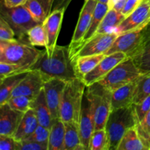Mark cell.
<instances>
[{
  "label": "cell",
  "mask_w": 150,
  "mask_h": 150,
  "mask_svg": "<svg viewBox=\"0 0 150 150\" xmlns=\"http://www.w3.org/2000/svg\"><path fill=\"white\" fill-rule=\"evenodd\" d=\"M71 1L72 0H54L52 11L60 9H64L66 10Z\"/></svg>",
  "instance_id": "cell-43"
},
{
  "label": "cell",
  "mask_w": 150,
  "mask_h": 150,
  "mask_svg": "<svg viewBox=\"0 0 150 150\" xmlns=\"http://www.w3.org/2000/svg\"><path fill=\"white\" fill-rule=\"evenodd\" d=\"M38 125L39 122L36 114L33 108H30L23 114L13 138L16 142L25 140L34 133Z\"/></svg>",
  "instance_id": "cell-20"
},
{
  "label": "cell",
  "mask_w": 150,
  "mask_h": 150,
  "mask_svg": "<svg viewBox=\"0 0 150 150\" xmlns=\"http://www.w3.org/2000/svg\"><path fill=\"white\" fill-rule=\"evenodd\" d=\"M24 71H27V70H25L18 64L0 62V80H2L4 78Z\"/></svg>",
  "instance_id": "cell-35"
},
{
  "label": "cell",
  "mask_w": 150,
  "mask_h": 150,
  "mask_svg": "<svg viewBox=\"0 0 150 150\" xmlns=\"http://www.w3.org/2000/svg\"><path fill=\"white\" fill-rule=\"evenodd\" d=\"M118 36L119 34L114 30L106 33L97 34L76 51L72 59L73 61L75 58L82 56L105 54Z\"/></svg>",
  "instance_id": "cell-10"
},
{
  "label": "cell",
  "mask_w": 150,
  "mask_h": 150,
  "mask_svg": "<svg viewBox=\"0 0 150 150\" xmlns=\"http://www.w3.org/2000/svg\"><path fill=\"white\" fill-rule=\"evenodd\" d=\"M97 4H98L97 0H85L83 3V5L79 14V20L76 26L71 42L68 45L71 57L76 49L81 45L87 32L88 28L90 25L91 21L93 17Z\"/></svg>",
  "instance_id": "cell-9"
},
{
  "label": "cell",
  "mask_w": 150,
  "mask_h": 150,
  "mask_svg": "<svg viewBox=\"0 0 150 150\" xmlns=\"http://www.w3.org/2000/svg\"><path fill=\"white\" fill-rule=\"evenodd\" d=\"M32 108H33L36 114L39 125L51 129L54 120L47 103L43 89L38 97L34 99Z\"/></svg>",
  "instance_id": "cell-21"
},
{
  "label": "cell",
  "mask_w": 150,
  "mask_h": 150,
  "mask_svg": "<svg viewBox=\"0 0 150 150\" xmlns=\"http://www.w3.org/2000/svg\"><path fill=\"white\" fill-rule=\"evenodd\" d=\"M64 12L65 10L64 9L53 10L42 23L48 37V44L45 51L49 56L51 55L57 46V39L62 23Z\"/></svg>",
  "instance_id": "cell-17"
},
{
  "label": "cell",
  "mask_w": 150,
  "mask_h": 150,
  "mask_svg": "<svg viewBox=\"0 0 150 150\" xmlns=\"http://www.w3.org/2000/svg\"><path fill=\"white\" fill-rule=\"evenodd\" d=\"M16 33L10 25L0 16V40H15Z\"/></svg>",
  "instance_id": "cell-37"
},
{
  "label": "cell",
  "mask_w": 150,
  "mask_h": 150,
  "mask_svg": "<svg viewBox=\"0 0 150 150\" xmlns=\"http://www.w3.org/2000/svg\"><path fill=\"white\" fill-rule=\"evenodd\" d=\"M150 95V73H142L136 79L133 104H139Z\"/></svg>",
  "instance_id": "cell-30"
},
{
  "label": "cell",
  "mask_w": 150,
  "mask_h": 150,
  "mask_svg": "<svg viewBox=\"0 0 150 150\" xmlns=\"http://www.w3.org/2000/svg\"><path fill=\"white\" fill-rule=\"evenodd\" d=\"M105 57L104 54H95V55L82 56L76 57L73 59L75 70L79 79H81L87 73L92 71L101 60Z\"/></svg>",
  "instance_id": "cell-24"
},
{
  "label": "cell",
  "mask_w": 150,
  "mask_h": 150,
  "mask_svg": "<svg viewBox=\"0 0 150 150\" xmlns=\"http://www.w3.org/2000/svg\"><path fill=\"white\" fill-rule=\"evenodd\" d=\"M66 83L59 79H48L44 83L45 99L54 120L60 118V105Z\"/></svg>",
  "instance_id": "cell-13"
},
{
  "label": "cell",
  "mask_w": 150,
  "mask_h": 150,
  "mask_svg": "<svg viewBox=\"0 0 150 150\" xmlns=\"http://www.w3.org/2000/svg\"><path fill=\"white\" fill-rule=\"evenodd\" d=\"M136 80L111 92V110L123 108L133 104Z\"/></svg>",
  "instance_id": "cell-19"
},
{
  "label": "cell",
  "mask_w": 150,
  "mask_h": 150,
  "mask_svg": "<svg viewBox=\"0 0 150 150\" xmlns=\"http://www.w3.org/2000/svg\"><path fill=\"white\" fill-rule=\"evenodd\" d=\"M98 2H101V3H103V4H108V0H97Z\"/></svg>",
  "instance_id": "cell-45"
},
{
  "label": "cell",
  "mask_w": 150,
  "mask_h": 150,
  "mask_svg": "<svg viewBox=\"0 0 150 150\" xmlns=\"http://www.w3.org/2000/svg\"><path fill=\"white\" fill-rule=\"evenodd\" d=\"M143 0H127L121 13L125 17L130 16L141 4Z\"/></svg>",
  "instance_id": "cell-41"
},
{
  "label": "cell",
  "mask_w": 150,
  "mask_h": 150,
  "mask_svg": "<svg viewBox=\"0 0 150 150\" xmlns=\"http://www.w3.org/2000/svg\"><path fill=\"white\" fill-rule=\"evenodd\" d=\"M142 75L133 59L127 57L116 65L98 83L113 92L115 89L136 80Z\"/></svg>",
  "instance_id": "cell-5"
},
{
  "label": "cell",
  "mask_w": 150,
  "mask_h": 150,
  "mask_svg": "<svg viewBox=\"0 0 150 150\" xmlns=\"http://www.w3.org/2000/svg\"><path fill=\"white\" fill-rule=\"evenodd\" d=\"M149 21L150 0H143L140 5L130 16L126 17L114 31L120 35L143 24H147Z\"/></svg>",
  "instance_id": "cell-15"
},
{
  "label": "cell",
  "mask_w": 150,
  "mask_h": 150,
  "mask_svg": "<svg viewBox=\"0 0 150 150\" xmlns=\"http://www.w3.org/2000/svg\"><path fill=\"white\" fill-rule=\"evenodd\" d=\"M127 0H108V8L122 12Z\"/></svg>",
  "instance_id": "cell-42"
},
{
  "label": "cell",
  "mask_w": 150,
  "mask_h": 150,
  "mask_svg": "<svg viewBox=\"0 0 150 150\" xmlns=\"http://www.w3.org/2000/svg\"><path fill=\"white\" fill-rule=\"evenodd\" d=\"M0 16L10 25L16 36L21 41L27 37L29 29L38 24L24 4L15 7H7L1 2Z\"/></svg>",
  "instance_id": "cell-6"
},
{
  "label": "cell",
  "mask_w": 150,
  "mask_h": 150,
  "mask_svg": "<svg viewBox=\"0 0 150 150\" xmlns=\"http://www.w3.org/2000/svg\"><path fill=\"white\" fill-rule=\"evenodd\" d=\"M42 53L31 44L16 39L0 40V62L18 64L25 70H29Z\"/></svg>",
  "instance_id": "cell-3"
},
{
  "label": "cell",
  "mask_w": 150,
  "mask_h": 150,
  "mask_svg": "<svg viewBox=\"0 0 150 150\" xmlns=\"http://www.w3.org/2000/svg\"><path fill=\"white\" fill-rule=\"evenodd\" d=\"M139 124L134 105L111 110L105 125L109 150H117L125 133Z\"/></svg>",
  "instance_id": "cell-2"
},
{
  "label": "cell",
  "mask_w": 150,
  "mask_h": 150,
  "mask_svg": "<svg viewBox=\"0 0 150 150\" xmlns=\"http://www.w3.org/2000/svg\"><path fill=\"white\" fill-rule=\"evenodd\" d=\"M28 0H1V2L7 7H15L23 5Z\"/></svg>",
  "instance_id": "cell-44"
},
{
  "label": "cell",
  "mask_w": 150,
  "mask_h": 150,
  "mask_svg": "<svg viewBox=\"0 0 150 150\" xmlns=\"http://www.w3.org/2000/svg\"><path fill=\"white\" fill-rule=\"evenodd\" d=\"M17 142L18 150H48V146L47 144H43L28 139Z\"/></svg>",
  "instance_id": "cell-38"
},
{
  "label": "cell",
  "mask_w": 150,
  "mask_h": 150,
  "mask_svg": "<svg viewBox=\"0 0 150 150\" xmlns=\"http://www.w3.org/2000/svg\"><path fill=\"white\" fill-rule=\"evenodd\" d=\"M64 150H85L81 139L80 126L77 122H65Z\"/></svg>",
  "instance_id": "cell-23"
},
{
  "label": "cell",
  "mask_w": 150,
  "mask_h": 150,
  "mask_svg": "<svg viewBox=\"0 0 150 150\" xmlns=\"http://www.w3.org/2000/svg\"><path fill=\"white\" fill-rule=\"evenodd\" d=\"M127 57V54L123 52H116L105 56L92 71L82 79V81L86 86H89L97 83Z\"/></svg>",
  "instance_id": "cell-11"
},
{
  "label": "cell",
  "mask_w": 150,
  "mask_h": 150,
  "mask_svg": "<svg viewBox=\"0 0 150 150\" xmlns=\"http://www.w3.org/2000/svg\"><path fill=\"white\" fill-rule=\"evenodd\" d=\"M28 42L33 46L47 48L48 37L43 23H38L30 29L27 32Z\"/></svg>",
  "instance_id": "cell-31"
},
{
  "label": "cell",
  "mask_w": 150,
  "mask_h": 150,
  "mask_svg": "<svg viewBox=\"0 0 150 150\" xmlns=\"http://www.w3.org/2000/svg\"><path fill=\"white\" fill-rule=\"evenodd\" d=\"M146 25L143 24L136 29L119 35L111 47L105 53V55H109L116 52H123L128 56L137 47L140 41L142 31Z\"/></svg>",
  "instance_id": "cell-14"
},
{
  "label": "cell",
  "mask_w": 150,
  "mask_h": 150,
  "mask_svg": "<svg viewBox=\"0 0 150 150\" xmlns=\"http://www.w3.org/2000/svg\"><path fill=\"white\" fill-rule=\"evenodd\" d=\"M0 150H18V142L13 136L0 135Z\"/></svg>",
  "instance_id": "cell-40"
},
{
  "label": "cell",
  "mask_w": 150,
  "mask_h": 150,
  "mask_svg": "<svg viewBox=\"0 0 150 150\" xmlns=\"http://www.w3.org/2000/svg\"><path fill=\"white\" fill-rule=\"evenodd\" d=\"M49 136L50 129L46 127H44L41 125H39L36 130L34 131V133L26 139L35 141V142L43 144H47L48 146Z\"/></svg>",
  "instance_id": "cell-36"
},
{
  "label": "cell",
  "mask_w": 150,
  "mask_h": 150,
  "mask_svg": "<svg viewBox=\"0 0 150 150\" xmlns=\"http://www.w3.org/2000/svg\"><path fill=\"white\" fill-rule=\"evenodd\" d=\"M133 105L139 122H140L150 110V95L146 97L141 103L133 104Z\"/></svg>",
  "instance_id": "cell-39"
},
{
  "label": "cell",
  "mask_w": 150,
  "mask_h": 150,
  "mask_svg": "<svg viewBox=\"0 0 150 150\" xmlns=\"http://www.w3.org/2000/svg\"><path fill=\"white\" fill-rule=\"evenodd\" d=\"M86 85L81 79L76 78L66 83L60 105V119L65 122L79 123L83 94Z\"/></svg>",
  "instance_id": "cell-4"
},
{
  "label": "cell",
  "mask_w": 150,
  "mask_h": 150,
  "mask_svg": "<svg viewBox=\"0 0 150 150\" xmlns=\"http://www.w3.org/2000/svg\"><path fill=\"white\" fill-rule=\"evenodd\" d=\"M136 127L141 140L147 149L150 150V110Z\"/></svg>",
  "instance_id": "cell-34"
},
{
  "label": "cell",
  "mask_w": 150,
  "mask_h": 150,
  "mask_svg": "<svg viewBox=\"0 0 150 150\" xmlns=\"http://www.w3.org/2000/svg\"><path fill=\"white\" fill-rule=\"evenodd\" d=\"M24 113L6 103L0 105V135L14 136Z\"/></svg>",
  "instance_id": "cell-18"
},
{
  "label": "cell",
  "mask_w": 150,
  "mask_h": 150,
  "mask_svg": "<svg viewBox=\"0 0 150 150\" xmlns=\"http://www.w3.org/2000/svg\"><path fill=\"white\" fill-rule=\"evenodd\" d=\"M125 18V17L121 12H118L114 9H109L104 16L95 35L112 32Z\"/></svg>",
  "instance_id": "cell-29"
},
{
  "label": "cell",
  "mask_w": 150,
  "mask_h": 150,
  "mask_svg": "<svg viewBox=\"0 0 150 150\" xmlns=\"http://www.w3.org/2000/svg\"><path fill=\"white\" fill-rule=\"evenodd\" d=\"M81 139L85 150H89L91 136L95 130V103L90 92L86 87L82 101L80 120Z\"/></svg>",
  "instance_id": "cell-8"
},
{
  "label": "cell",
  "mask_w": 150,
  "mask_h": 150,
  "mask_svg": "<svg viewBox=\"0 0 150 150\" xmlns=\"http://www.w3.org/2000/svg\"><path fill=\"white\" fill-rule=\"evenodd\" d=\"M108 10H109V8H108V4H103V3L101 2H98L96 7H95V13H94L93 14V17H92V21H91L90 25H89V28H88L87 32H86V35H85L84 38H83L81 45H79V48L76 49V51H75L74 54L72 55V57H73V55L76 54V51H77L79 48H81L86 42H88L91 38H93V37L95 36L97 31H98V27H99L100 24L101 23L104 16H105V14H106L107 12L108 11Z\"/></svg>",
  "instance_id": "cell-25"
},
{
  "label": "cell",
  "mask_w": 150,
  "mask_h": 150,
  "mask_svg": "<svg viewBox=\"0 0 150 150\" xmlns=\"http://www.w3.org/2000/svg\"><path fill=\"white\" fill-rule=\"evenodd\" d=\"M29 70L39 71L45 81L59 79L67 82L78 78L69 46L57 45L50 56L46 51H42L40 57Z\"/></svg>",
  "instance_id": "cell-1"
},
{
  "label": "cell",
  "mask_w": 150,
  "mask_h": 150,
  "mask_svg": "<svg viewBox=\"0 0 150 150\" xmlns=\"http://www.w3.org/2000/svg\"><path fill=\"white\" fill-rule=\"evenodd\" d=\"M45 81L39 71L29 70L26 77L16 86L11 97L24 95L35 99L43 89Z\"/></svg>",
  "instance_id": "cell-16"
},
{
  "label": "cell",
  "mask_w": 150,
  "mask_h": 150,
  "mask_svg": "<svg viewBox=\"0 0 150 150\" xmlns=\"http://www.w3.org/2000/svg\"><path fill=\"white\" fill-rule=\"evenodd\" d=\"M86 88L95 103V130L105 128L111 111V92L98 82Z\"/></svg>",
  "instance_id": "cell-7"
},
{
  "label": "cell",
  "mask_w": 150,
  "mask_h": 150,
  "mask_svg": "<svg viewBox=\"0 0 150 150\" xmlns=\"http://www.w3.org/2000/svg\"><path fill=\"white\" fill-rule=\"evenodd\" d=\"M89 150H109V141L105 128L95 130L91 136Z\"/></svg>",
  "instance_id": "cell-32"
},
{
  "label": "cell",
  "mask_w": 150,
  "mask_h": 150,
  "mask_svg": "<svg viewBox=\"0 0 150 150\" xmlns=\"http://www.w3.org/2000/svg\"><path fill=\"white\" fill-rule=\"evenodd\" d=\"M127 57L133 59L142 74L150 73V21L144 28L137 47Z\"/></svg>",
  "instance_id": "cell-12"
},
{
  "label": "cell",
  "mask_w": 150,
  "mask_h": 150,
  "mask_svg": "<svg viewBox=\"0 0 150 150\" xmlns=\"http://www.w3.org/2000/svg\"><path fill=\"white\" fill-rule=\"evenodd\" d=\"M65 127L61 119L54 121L50 129L48 150H64Z\"/></svg>",
  "instance_id": "cell-27"
},
{
  "label": "cell",
  "mask_w": 150,
  "mask_h": 150,
  "mask_svg": "<svg viewBox=\"0 0 150 150\" xmlns=\"http://www.w3.org/2000/svg\"><path fill=\"white\" fill-rule=\"evenodd\" d=\"M117 150H148L144 146L138 133L137 127L127 130L121 139Z\"/></svg>",
  "instance_id": "cell-28"
},
{
  "label": "cell",
  "mask_w": 150,
  "mask_h": 150,
  "mask_svg": "<svg viewBox=\"0 0 150 150\" xmlns=\"http://www.w3.org/2000/svg\"><path fill=\"white\" fill-rule=\"evenodd\" d=\"M28 72L29 70L8 76L2 80H0V105L6 103L11 98L13 91L19 83L26 77Z\"/></svg>",
  "instance_id": "cell-26"
},
{
  "label": "cell",
  "mask_w": 150,
  "mask_h": 150,
  "mask_svg": "<svg viewBox=\"0 0 150 150\" xmlns=\"http://www.w3.org/2000/svg\"><path fill=\"white\" fill-rule=\"evenodd\" d=\"M54 0H28L24 4L38 23H42L51 13Z\"/></svg>",
  "instance_id": "cell-22"
},
{
  "label": "cell",
  "mask_w": 150,
  "mask_h": 150,
  "mask_svg": "<svg viewBox=\"0 0 150 150\" xmlns=\"http://www.w3.org/2000/svg\"><path fill=\"white\" fill-rule=\"evenodd\" d=\"M33 100L34 98L30 97L18 95V96L11 97L8 100L7 103L13 109L25 113L29 109L32 108Z\"/></svg>",
  "instance_id": "cell-33"
}]
</instances>
